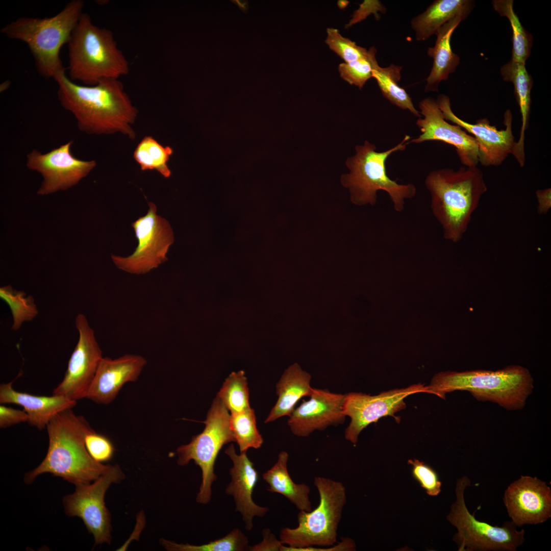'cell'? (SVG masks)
<instances>
[{
    "instance_id": "cell-30",
    "label": "cell",
    "mask_w": 551,
    "mask_h": 551,
    "mask_svg": "<svg viewBox=\"0 0 551 551\" xmlns=\"http://www.w3.org/2000/svg\"><path fill=\"white\" fill-rule=\"evenodd\" d=\"M172 152L170 147L163 146L148 136L144 137L138 143L133 157L142 170H155L167 178L171 175L167 162Z\"/></svg>"
},
{
    "instance_id": "cell-46",
    "label": "cell",
    "mask_w": 551,
    "mask_h": 551,
    "mask_svg": "<svg viewBox=\"0 0 551 551\" xmlns=\"http://www.w3.org/2000/svg\"><path fill=\"white\" fill-rule=\"evenodd\" d=\"M349 4V2L347 1L341 0L338 2V6L341 9H343L346 8Z\"/></svg>"
},
{
    "instance_id": "cell-40",
    "label": "cell",
    "mask_w": 551,
    "mask_h": 551,
    "mask_svg": "<svg viewBox=\"0 0 551 551\" xmlns=\"http://www.w3.org/2000/svg\"><path fill=\"white\" fill-rule=\"evenodd\" d=\"M29 416L23 410L0 406V428H6L20 422H28Z\"/></svg>"
},
{
    "instance_id": "cell-36",
    "label": "cell",
    "mask_w": 551,
    "mask_h": 551,
    "mask_svg": "<svg viewBox=\"0 0 551 551\" xmlns=\"http://www.w3.org/2000/svg\"><path fill=\"white\" fill-rule=\"evenodd\" d=\"M325 43L345 63L366 57L369 54V49L343 36L336 29L328 28Z\"/></svg>"
},
{
    "instance_id": "cell-28",
    "label": "cell",
    "mask_w": 551,
    "mask_h": 551,
    "mask_svg": "<svg viewBox=\"0 0 551 551\" xmlns=\"http://www.w3.org/2000/svg\"><path fill=\"white\" fill-rule=\"evenodd\" d=\"M402 69V66L394 64L382 67L377 62L373 67L372 77L375 79L385 98L393 105L408 110L419 118L421 117L419 111L414 106L412 98L405 89L397 84L401 79Z\"/></svg>"
},
{
    "instance_id": "cell-41",
    "label": "cell",
    "mask_w": 551,
    "mask_h": 551,
    "mask_svg": "<svg viewBox=\"0 0 551 551\" xmlns=\"http://www.w3.org/2000/svg\"><path fill=\"white\" fill-rule=\"evenodd\" d=\"M263 540L260 543L253 546H249L248 550L252 551H281L283 544L280 540H277L275 536L268 529L262 531Z\"/></svg>"
},
{
    "instance_id": "cell-5",
    "label": "cell",
    "mask_w": 551,
    "mask_h": 551,
    "mask_svg": "<svg viewBox=\"0 0 551 551\" xmlns=\"http://www.w3.org/2000/svg\"><path fill=\"white\" fill-rule=\"evenodd\" d=\"M429 393L445 398L447 393L469 391L480 401L496 403L507 410L522 409L533 388L529 371L520 366L497 371L477 370L442 372L428 386Z\"/></svg>"
},
{
    "instance_id": "cell-1",
    "label": "cell",
    "mask_w": 551,
    "mask_h": 551,
    "mask_svg": "<svg viewBox=\"0 0 551 551\" xmlns=\"http://www.w3.org/2000/svg\"><path fill=\"white\" fill-rule=\"evenodd\" d=\"M54 79L58 86V100L73 114L80 131L91 135L121 133L135 138L132 125L138 110L118 79H104L93 86L79 85L66 76L65 71Z\"/></svg>"
},
{
    "instance_id": "cell-11",
    "label": "cell",
    "mask_w": 551,
    "mask_h": 551,
    "mask_svg": "<svg viewBox=\"0 0 551 551\" xmlns=\"http://www.w3.org/2000/svg\"><path fill=\"white\" fill-rule=\"evenodd\" d=\"M124 479L125 474L118 464L110 465L92 483L76 486L74 493L63 497L66 514L83 520L94 537V546L111 542V514L106 507L105 495L112 484L119 483Z\"/></svg>"
},
{
    "instance_id": "cell-17",
    "label": "cell",
    "mask_w": 551,
    "mask_h": 551,
    "mask_svg": "<svg viewBox=\"0 0 551 551\" xmlns=\"http://www.w3.org/2000/svg\"><path fill=\"white\" fill-rule=\"evenodd\" d=\"M419 108L421 117L416 124L420 134L410 140V143L433 140L445 142L455 147L460 162L465 166H477L478 147L474 137L461 127L446 120L436 99L426 97L419 102Z\"/></svg>"
},
{
    "instance_id": "cell-15",
    "label": "cell",
    "mask_w": 551,
    "mask_h": 551,
    "mask_svg": "<svg viewBox=\"0 0 551 551\" xmlns=\"http://www.w3.org/2000/svg\"><path fill=\"white\" fill-rule=\"evenodd\" d=\"M75 325L79 332L78 341L64 378L54 389L53 395L77 401L86 398L103 357L94 331L84 314L77 315Z\"/></svg>"
},
{
    "instance_id": "cell-22",
    "label": "cell",
    "mask_w": 551,
    "mask_h": 551,
    "mask_svg": "<svg viewBox=\"0 0 551 551\" xmlns=\"http://www.w3.org/2000/svg\"><path fill=\"white\" fill-rule=\"evenodd\" d=\"M13 381L0 386L1 404H15L22 406L28 414L30 425L39 430L46 428L58 413L72 409L77 401L61 395L37 396L15 390Z\"/></svg>"
},
{
    "instance_id": "cell-45",
    "label": "cell",
    "mask_w": 551,
    "mask_h": 551,
    "mask_svg": "<svg viewBox=\"0 0 551 551\" xmlns=\"http://www.w3.org/2000/svg\"><path fill=\"white\" fill-rule=\"evenodd\" d=\"M11 85V82L9 80H6L3 82L0 85V91L3 92L7 89Z\"/></svg>"
},
{
    "instance_id": "cell-25",
    "label": "cell",
    "mask_w": 551,
    "mask_h": 551,
    "mask_svg": "<svg viewBox=\"0 0 551 551\" xmlns=\"http://www.w3.org/2000/svg\"><path fill=\"white\" fill-rule=\"evenodd\" d=\"M311 375L297 363L288 367L276 385L278 399L264 422H271L285 416L289 417L301 398L312 394L314 388L311 386Z\"/></svg>"
},
{
    "instance_id": "cell-3",
    "label": "cell",
    "mask_w": 551,
    "mask_h": 551,
    "mask_svg": "<svg viewBox=\"0 0 551 551\" xmlns=\"http://www.w3.org/2000/svg\"><path fill=\"white\" fill-rule=\"evenodd\" d=\"M424 185L431 195L432 212L440 224L443 237L459 242L471 216L487 191L482 171L476 167L432 170Z\"/></svg>"
},
{
    "instance_id": "cell-34",
    "label": "cell",
    "mask_w": 551,
    "mask_h": 551,
    "mask_svg": "<svg viewBox=\"0 0 551 551\" xmlns=\"http://www.w3.org/2000/svg\"><path fill=\"white\" fill-rule=\"evenodd\" d=\"M216 396L231 413L250 408L249 389L244 372H232L225 380Z\"/></svg>"
},
{
    "instance_id": "cell-33",
    "label": "cell",
    "mask_w": 551,
    "mask_h": 551,
    "mask_svg": "<svg viewBox=\"0 0 551 551\" xmlns=\"http://www.w3.org/2000/svg\"><path fill=\"white\" fill-rule=\"evenodd\" d=\"M0 297L10 308L13 319L11 330L18 331L22 324L33 320L38 314L34 297L11 285L1 287Z\"/></svg>"
},
{
    "instance_id": "cell-21",
    "label": "cell",
    "mask_w": 551,
    "mask_h": 551,
    "mask_svg": "<svg viewBox=\"0 0 551 551\" xmlns=\"http://www.w3.org/2000/svg\"><path fill=\"white\" fill-rule=\"evenodd\" d=\"M225 453L233 463L230 470L231 481L226 488V493L234 497L236 511L242 515L245 529L251 531L253 528L254 517H263L269 511L267 507L255 504L252 498L258 480V472L246 452L238 455L233 444L225 450Z\"/></svg>"
},
{
    "instance_id": "cell-39",
    "label": "cell",
    "mask_w": 551,
    "mask_h": 551,
    "mask_svg": "<svg viewBox=\"0 0 551 551\" xmlns=\"http://www.w3.org/2000/svg\"><path fill=\"white\" fill-rule=\"evenodd\" d=\"M386 11L385 6L380 1L365 0L360 5L359 8L354 12L352 18L345 26V28L352 27L364 20L371 14H373L376 19H379L380 15L379 12L384 14Z\"/></svg>"
},
{
    "instance_id": "cell-43",
    "label": "cell",
    "mask_w": 551,
    "mask_h": 551,
    "mask_svg": "<svg viewBox=\"0 0 551 551\" xmlns=\"http://www.w3.org/2000/svg\"><path fill=\"white\" fill-rule=\"evenodd\" d=\"M538 206L537 212L542 215L547 213L551 208V189L547 188L536 191Z\"/></svg>"
},
{
    "instance_id": "cell-10",
    "label": "cell",
    "mask_w": 551,
    "mask_h": 551,
    "mask_svg": "<svg viewBox=\"0 0 551 551\" xmlns=\"http://www.w3.org/2000/svg\"><path fill=\"white\" fill-rule=\"evenodd\" d=\"M230 417L228 410L216 396L203 422L205 424L203 432L177 449L178 465L185 466L193 460L201 469L202 482L196 498L199 504H207L211 500L212 485L217 479L214 467L218 453L223 445L235 442Z\"/></svg>"
},
{
    "instance_id": "cell-29",
    "label": "cell",
    "mask_w": 551,
    "mask_h": 551,
    "mask_svg": "<svg viewBox=\"0 0 551 551\" xmlns=\"http://www.w3.org/2000/svg\"><path fill=\"white\" fill-rule=\"evenodd\" d=\"M492 5L499 15L509 20L512 29L511 60L525 64L531 54L532 35L523 27L513 9L512 0H493Z\"/></svg>"
},
{
    "instance_id": "cell-42",
    "label": "cell",
    "mask_w": 551,
    "mask_h": 551,
    "mask_svg": "<svg viewBox=\"0 0 551 551\" xmlns=\"http://www.w3.org/2000/svg\"><path fill=\"white\" fill-rule=\"evenodd\" d=\"M341 541L337 544H334L327 548H317L308 547L299 549L298 551H353L356 550V544L354 540L348 537H341Z\"/></svg>"
},
{
    "instance_id": "cell-8",
    "label": "cell",
    "mask_w": 551,
    "mask_h": 551,
    "mask_svg": "<svg viewBox=\"0 0 551 551\" xmlns=\"http://www.w3.org/2000/svg\"><path fill=\"white\" fill-rule=\"evenodd\" d=\"M314 485L319 495L318 506L310 512L300 511L298 525L284 528L280 539L281 551H297L315 546H330L337 542V530L346 501V489L340 482L315 477Z\"/></svg>"
},
{
    "instance_id": "cell-6",
    "label": "cell",
    "mask_w": 551,
    "mask_h": 551,
    "mask_svg": "<svg viewBox=\"0 0 551 551\" xmlns=\"http://www.w3.org/2000/svg\"><path fill=\"white\" fill-rule=\"evenodd\" d=\"M83 7V1L72 0L53 16L20 17L2 28L1 32L10 39L26 43L40 74L54 78L67 69L62 65L60 49L68 43Z\"/></svg>"
},
{
    "instance_id": "cell-4",
    "label": "cell",
    "mask_w": 551,
    "mask_h": 551,
    "mask_svg": "<svg viewBox=\"0 0 551 551\" xmlns=\"http://www.w3.org/2000/svg\"><path fill=\"white\" fill-rule=\"evenodd\" d=\"M69 78L93 86L104 79H117L129 72V63L113 33L94 25L88 14H82L67 43Z\"/></svg>"
},
{
    "instance_id": "cell-9",
    "label": "cell",
    "mask_w": 551,
    "mask_h": 551,
    "mask_svg": "<svg viewBox=\"0 0 551 551\" xmlns=\"http://www.w3.org/2000/svg\"><path fill=\"white\" fill-rule=\"evenodd\" d=\"M471 485L463 476L457 481L456 500L450 506L447 520L457 529L453 537L459 551H516L525 540L523 529L517 530L511 521L502 526L492 525L476 519L466 507L464 493Z\"/></svg>"
},
{
    "instance_id": "cell-12",
    "label": "cell",
    "mask_w": 551,
    "mask_h": 551,
    "mask_svg": "<svg viewBox=\"0 0 551 551\" xmlns=\"http://www.w3.org/2000/svg\"><path fill=\"white\" fill-rule=\"evenodd\" d=\"M148 206L146 214L132 224L138 241L134 252L127 257L112 255L117 267L130 273H146L167 261V251L174 240L169 222L156 214L153 203Z\"/></svg>"
},
{
    "instance_id": "cell-26",
    "label": "cell",
    "mask_w": 551,
    "mask_h": 551,
    "mask_svg": "<svg viewBox=\"0 0 551 551\" xmlns=\"http://www.w3.org/2000/svg\"><path fill=\"white\" fill-rule=\"evenodd\" d=\"M474 3L470 0H436L421 13L413 18L411 26L417 41L428 40L452 19L460 16L466 18Z\"/></svg>"
},
{
    "instance_id": "cell-14",
    "label": "cell",
    "mask_w": 551,
    "mask_h": 551,
    "mask_svg": "<svg viewBox=\"0 0 551 551\" xmlns=\"http://www.w3.org/2000/svg\"><path fill=\"white\" fill-rule=\"evenodd\" d=\"M73 143V140H70L44 154L35 148L27 154V168L40 173L43 178L38 194L46 195L68 189L96 166L95 161L81 160L72 154Z\"/></svg>"
},
{
    "instance_id": "cell-38",
    "label": "cell",
    "mask_w": 551,
    "mask_h": 551,
    "mask_svg": "<svg viewBox=\"0 0 551 551\" xmlns=\"http://www.w3.org/2000/svg\"><path fill=\"white\" fill-rule=\"evenodd\" d=\"M85 445L91 457L100 463L110 461L114 454L115 448L110 439L93 430L86 435Z\"/></svg>"
},
{
    "instance_id": "cell-18",
    "label": "cell",
    "mask_w": 551,
    "mask_h": 551,
    "mask_svg": "<svg viewBox=\"0 0 551 551\" xmlns=\"http://www.w3.org/2000/svg\"><path fill=\"white\" fill-rule=\"evenodd\" d=\"M503 502L516 527L543 523L551 517V489L536 477L521 475L505 490Z\"/></svg>"
},
{
    "instance_id": "cell-27",
    "label": "cell",
    "mask_w": 551,
    "mask_h": 551,
    "mask_svg": "<svg viewBox=\"0 0 551 551\" xmlns=\"http://www.w3.org/2000/svg\"><path fill=\"white\" fill-rule=\"evenodd\" d=\"M288 454L282 451L275 464L263 474L264 480L268 484L267 490L281 494L294 504L299 511L312 510L309 498L310 487L305 483H295L287 469Z\"/></svg>"
},
{
    "instance_id": "cell-20",
    "label": "cell",
    "mask_w": 551,
    "mask_h": 551,
    "mask_svg": "<svg viewBox=\"0 0 551 551\" xmlns=\"http://www.w3.org/2000/svg\"><path fill=\"white\" fill-rule=\"evenodd\" d=\"M147 363L142 356L127 354L112 359L103 357L86 398L108 405L127 383L136 381Z\"/></svg>"
},
{
    "instance_id": "cell-19",
    "label": "cell",
    "mask_w": 551,
    "mask_h": 551,
    "mask_svg": "<svg viewBox=\"0 0 551 551\" xmlns=\"http://www.w3.org/2000/svg\"><path fill=\"white\" fill-rule=\"evenodd\" d=\"M309 397L295 408L289 416L287 423L293 435L306 437L315 431H323L344 422L345 394L314 388Z\"/></svg>"
},
{
    "instance_id": "cell-37",
    "label": "cell",
    "mask_w": 551,
    "mask_h": 551,
    "mask_svg": "<svg viewBox=\"0 0 551 551\" xmlns=\"http://www.w3.org/2000/svg\"><path fill=\"white\" fill-rule=\"evenodd\" d=\"M408 463L411 465L413 478L429 495L435 496L440 493L442 483L437 473L433 468L417 459H410Z\"/></svg>"
},
{
    "instance_id": "cell-16",
    "label": "cell",
    "mask_w": 551,
    "mask_h": 551,
    "mask_svg": "<svg viewBox=\"0 0 551 551\" xmlns=\"http://www.w3.org/2000/svg\"><path fill=\"white\" fill-rule=\"evenodd\" d=\"M436 101L446 120L461 127L474 137L478 144V162L482 166H498L512 154L515 141L510 110H507L504 115L505 128L498 130L486 118L478 119L475 123L461 119L453 112L450 99L446 95H439Z\"/></svg>"
},
{
    "instance_id": "cell-2",
    "label": "cell",
    "mask_w": 551,
    "mask_h": 551,
    "mask_svg": "<svg viewBox=\"0 0 551 551\" xmlns=\"http://www.w3.org/2000/svg\"><path fill=\"white\" fill-rule=\"evenodd\" d=\"M49 445L40 465L27 473L24 481L32 483L41 474L50 473L75 486L90 484L110 467L94 460L85 445V438L92 429L85 418L71 409L56 414L46 426Z\"/></svg>"
},
{
    "instance_id": "cell-31",
    "label": "cell",
    "mask_w": 551,
    "mask_h": 551,
    "mask_svg": "<svg viewBox=\"0 0 551 551\" xmlns=\"http://www.w3.org/2000/svg\"><path fill=\"white\" fill-rule=\"evenodd\" d=\"M230 425L240 453L246 452L249 448L261 447L263 439L257 429L253 409L250 407L241 412L231 413Z\"/></svg>"
},
{
    "instance_id": "cell-24",
    "label": "cell",
    "mask_w": 551,
    "mask_h": 551,
    "mask_svg": "<svg viewBox=\"0 0 551 551\" xmlns=\"http://www.w3.org/2000/svg\"><path fill=\"white\" fill-rule=\"evenodd\" d=\"M525 64L511 60L500 69L505 81L513 84L516 101L519 107L521 126L518 140L515 142L512 153L520 167L524 165L525 132L529 126L531 107V92L533 80L528 72Z\"/></svg>"
},
{
    "instance_id": "cell-35",
    "label": "cell",
    "mask_w": 551,
    "mask_h": 551,
    "mask_svg": "<svg viewBox=\"0 0 551 551\" xmlns=\"http://www.w3.org/2000/svg\"><path fill=\"white\" fill-rule=\"evenodd\" d=\"M377 52V49L372 46L369 48L367 57L340 63L338 66L340 77L350 85H354L361 89L366 82L372 78L373 67L378 62L375 57Z\"/></svg>"
},
{
    "instance_id": "cell-32",
    "label": "cell",
    "mask_w": 551,
    "mask_h": 551,
    "mask_svg": "<svg viewBox=\"0 0 551 551\" xmlns=\"http://www.w3.org/2000/svg\"><path fill=\"white\" fill-rule=\"evenodd\" d=\"M159 543L168 551H244L249 546L247 538L237 528L221 538L202 545L177 543L162 538Z\"/></svg>"
},
{
    "instance_id": "cell-7",
    "label": "cell",
    "mask_w": 551,
    "mask_h": 551,
    "mask_svg": "<svg viewBox=\"0 0 551 551\" xmlns=\"http://www.w3.org/2000/svg\"><path fill=\"white\" fill-rule=\"evenodd\" d=\"M410 138L406 135L398 144L383 152L377 151L375 145L367 141L356 146V154L346 161L349 172L341 177V184L349 189L353 204L374 205L378 192L383 191L389 196L396 212L404 210L405 201L415 196L416 188L412 183L400 184L389 178L386 162L392 153L405 150Z\"/></svg>"
},
{
    "instance_id": "cell-13",
    "label": "cell",
    "mask_w": 551,
    "mask_h": 551,
    "mask_svg": "<svg viewBox=\"0 0 551 551\" xmlns=\"http://www.w3.org/2000/svg\"><path fill=\"white\" fill-rule=\"evenodd\" d=\"M429 393L428 386L418 384L402 389H395L370 395L362 392L345 394L343 411L350 423L344 432L345 438L356 444L361 432L371 423L382 417L390 416L399 422L395 413L405 409L404 399L412 394Z\"/></svg>"
},
{
    "instance_id": "cell-44",
    "label": "cell",
    "mask_w": 551,
    "mask_h": 551,
    "mask_svg": "<svg viewBox=\"0 0 551 551\" xmlns=\"http://www.w3.org/2000/svg\"><path fill=\"white\" fill-rule=\"evenodd\" d=\"M231 2L235 4L244 13L248 11V2L247 1L233 0Z\"/></svg>"
},
{
    "instance_id": "cell-23",
    "label": "cell",
    "mask_w": 551,
    "mask_h": 551,
    "mask_svg": "<svg viewBox=\"0 0 551 551\" xmlns=\"http://www.w3.org/2000/svg\"><path fill=\"white\" fill-rule=\"evenodd\" d=\"M464 19L460 16L455 17L444 24L436 33L434 46L428 49V55L433 58V62L427 78L425 92L438 91L440 83L446 80L449 75L456 71L460 59L453 52L450 39L454 30Z\"/></svg>"
}]
</instances>
